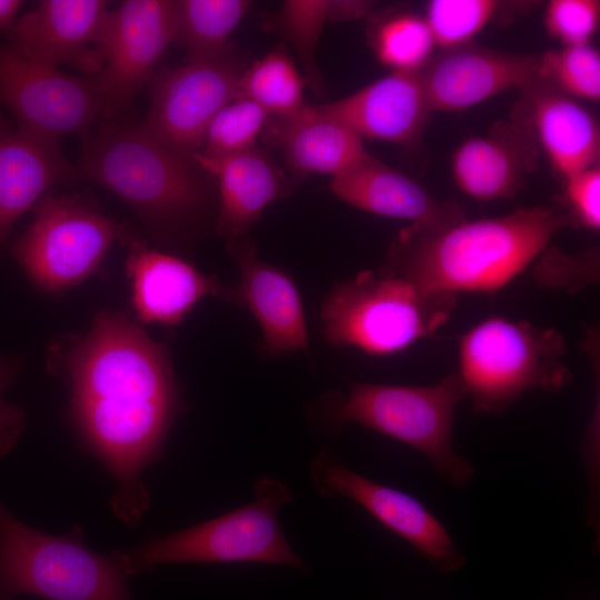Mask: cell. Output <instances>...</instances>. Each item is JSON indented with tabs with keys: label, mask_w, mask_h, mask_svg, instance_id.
<instances>
[{
	"label": "cell",
	"mask_w": 600,
	"mask_h": 600,
	"mask_svg": "<svg viewBox=\"0 0 600 600\" xmlns=\"http://www.w3.org/2000/svg\"><path fill=\"white\" fill-rule=\"evenodd\" d=\"M66 370L76 423L118 482L113 514L133 526L149 506L140 473L178 409L166 348L121 313L103 311L70 347Z\"/></svg>",
	"instance_id": "6da1fadb"
},
{
	"label": "cell",
	"mask_w": 600,
	"mask_h": 600,
	"mask_svg": "<svg viewBox=\"0 0 600 600\" xmlns=\"http://www.w3.org/2000/svg\"><path fill=\"white\" fill-rule=\"evenodd\" d=\"M570 224L566 211L534 206L436 229L409 226L392 243L382 272L434 293L496 292L532 266Z\"/></svg>",
	"instance_id": "7a4b0ae2"
},
{
	"label": "cell",
	"mask_w": 600,
	"mask_h": 600,
	"mask_svg": "<svg viewBox=\"0 0 600 600\" xmlns=\"http://www.w3.org/2000/svg\"><path fill=\"white\" fill-rule=\"evenodd\" d=\"M77 169L160 230L191 222L207 204L203 171L193 158L163 143L142 124L109 120L87 133Z\"/></svg>",
	"instance_id": "3957f363"
},
{
	"label": "cell",
	"mask_w": 600,
	"mask_h": 600,
	"mask_svg": "<svg viewBox=\"0 0 600 600\" xmlns=\"http://www.w3.org/2000/svg\"><path fill=\"white\" fill-rule=\"evenodd\" d=\"M454 304V296L364 270L328 292L320 309L322 336L337 348L389 356L434 334L449 320Z\"/></svg>",
	"instance_id": "277c9868"
},
{
	"label": "cell",
	"mask_w": 600,
	"mask_h": 600,
	"mask_svg": "<svg viewBox=\"0 0 600 600\" xmlns=\"http://www.w3.org/2000/svg\"><path fill=\"white\" fill-rule=\"evenodd\" d=\"M562 334L526 320L489 317L459 341L457 372L474 411L507 410L526 392H559L570 382Z\"/></svg>",
	"instance_id": "5b68a950"
},
{
	"label": "cell",
	"mask_w": 600,
	"mask_h": 600,
	"mask_svg": "<svg viewBox=\"0 0 600 600\" xmlns=\"http://www.w3.org/2000/svg\"><path fill=\"white\" fill-rule=\"evenodd\" d=\"M82 536L78 527L63 536L38 531L0 502V600H137L119 552L98 553Z\"/></svg>",
	"instance_id": "8992f818"
},
{
	"label": "cell",
	"mask_w": 600,
	"mask_h": 600,
	"mask_svg": "<svg viewBox=\"0 0 600 600\" xmlns=\"http://www.w3.org/2000/svg\"><path fill=\"white\" fill-rule=\"evenodd\" d=\"M466 397L457 372L428 386L351 383L330 409L336 423L354 422L420 452L451 486L474 477L471 461L453 446L456 410Z\"/></svg>",
	"instance_id": "52a82bcc"
},
{
	"label": "cell",
	"mask_w": 600,
	"mask_h": 600,
	"mask_svg": "<svg viewBox=\"0 0 600 600\" xmlns=\"http://www.w3.org/2000/svg\"><path fill=\"white\" fill-rule=\"evenodd\" d=\"M254 500L209 521L119 552L130 577L167 563H269L303 568L288 543L278 511L293 498L281 481L264 477Z\"/></svg>",
	"instance_id": "ba28073f"
},
{
	"label": "cell",
	"mask_w": 600,
	"mask_h": 600,
	"mask_svg": "<svg viewBox=\"0 0 600 600\" xmlns=\"http://www.w3.org/2000/svg\"><path fill=\"white\" fill-rule=\"evenodd\" d=\"M118 236L116 222L91 207L46 194L11 252L36 286L60 291L88 278Z\"/></svg>",
	"instance_id": "9c48e42d"
},
{
	"label": "cell",
	"mask_w": 600,
	"mask_h": 600,
	"mask_svg": "<svg viewBox=\"0 0 600 600\" xmlns=\"http://www.w3.org/2000/svg\"><path fill=\"white\" fill-rule=\"evenodd\" d=\"M0 107L14 124L37 136L59 141L89 133L103 106L93 76L61 71L0 44Z\"/></svg>",
	"instance_id": "30bf717a"
},
{
	"label": "cell",
	"mask_w": 600,
	"mask_h": 600,
	"mask_svg": "<svg viewBox=\"0 0 600 600\" xmlns=\"http://www.w3.org/2000/svg\"><path fill=\"white\" fill-rule=\"evenodd\" d=\"M243 70L229 52L216 59L187 61L152 76L142 127L192 157L200 151L212 119L238 94Z\"/></svg>",
	"instance_id": "8fae6325"
},
{
	"label": "cell",
	"mask_w": 600,
	"mask_h": 600,
	"mask_svg": "<svg viewBox=\"0 0 600 600\" xmlns=\"http://www.w3.org/2000/svg\"><path fill=\"white\" fill-rule=\"evenodd\" d=\"M310 474L320 493L354 501L433 568L451 572L463 567L466 558L446 526L414 496L349 469L327 450L317 453Z\"/></svg>",
	"instance_id": "7c38bea8"
},
{
	"label": "cell",
	"mask_w": 600,
	"mask_h": 600,
	"mask_svg": "<svg viewBox=\"0 0 600 600\" xmlns=\"http://www.w3.org/2000/svg\"><path fill=\"white\" fill-rule=\"evenodd\" d=\"M176 40V1L126 0L109 11L102 38L103 63L93 76L103 118L111 119L131 103Z\"/></svg>",
	"instance_id": "4fadbf2b"
},
{
	"label": "cell",
	"mask_w": 600,
	"mask_h": 600,
	"mask_svg": "<svg viewBox=\"0 0 600 600\" xmlns=\"http://www.w3.org/2000/svg\"><path fill=\"white\" fill-rule=\"evenodd\" d=\"M431 112H459L539 79V56L474 43L441 50L420 71Z\"/></svg>",
	"instance_id": "5bb4252c"
},
{
	"label": "cell",
	"mask_w": 600,
	"mask_h": 600,
	"mask_svg": "<svg viewBox=\"0 0 600 600\" xmlns=\"http://www.w3.org/2000/svg\"><path fill=\"white\" fill-rule=\"evenodd\" d=\"M103 0H42L19 17L10 44L34 61L71 64L88 77L102 68V38L109 14Z\"/></svg>",
	"instance_id": "9a60e30c"
},
{
	"label": "cell",
	"mask_w": 600,
	"mask_h": 600,
	"mask_svg": "<svg viewBox=\"0 0 600 600\" xmlns=\"http://www.w3.org/2000/svg\"><path fill=\"white\" fill-rule=\"evenodd\" d=\"M539 147L516 107L511 119L496 122L487 134L464 139L451 156L456 186L468 197L490 202L513 197L538 164Z\"/></svg>",
	"instance_id": "2e32d148"
},
{
	"label": "cell",
	"mask_w": 600,
	"mask_h": 600,
	"mask_svg": "<svg viewBox=\"0 0 600 600\" xmlns=\"http://www.w3.org/2000/svg\"><path fill=\"white\" fill-rule=\"evenodd\" d=\"M229 252L239 270V284L228 300L251 311L262 332V350L268 356L308 350V329L301 297L293 280L282 270L261 260L252 243L243 238L229 241Z\"/></svg>",
	"instance_id": "e0dca14e"
},
{
	"label": "cell",
	"mask_w": 600,
	"mask_h": 600,
	"mask_svg": "<svg viewBox=\"0 0 600 600\" xmlns=\"http://www.w3.org/2000/svg\"><path fill=\"white\" fill-rule=\"evenodd\" d=\"M321 107L362 139L418 144L431 113L419 72L390 71L356 92Z\"/></svg>",
	"instance_id": "ac0fdd59"
},
{
	"label": "cell",
	"mask_w": 600,
	"mask_h": 600,
	"mask_svg": "<svg viewBox=\"0 0 600 600\" xmlns=\"http://www.w3.org/2000/svg\"><path fill=\"white\" fill-rule=\"evenodd\" d=\"M521 92L517 108L556 173L564 180L599 164L600 127L592 111L540 78Z\"/></svg>",
	"instance_id": "d6986e66"
},
{
	"label": "cell",
	"mask_w": 600,
	"mask_h": 600,
	"mask_svg": "<svg viewBox=\"0 0 600 600\" xmlns=\"http://www.w3.org/2000/svg\"><path fill=\"white\" fill-rule=\"evenodd\" d=\"M332 193L342 201L381 217L436 229L459 221L463 210L434 199L418 182L371 153L360 163L331 179Z\"/></svg>",
	"instance_id": "ffe728a7"
},
{
	"label": "cell",
	"mask_w": 600,
	"mask_h": 600,
	"mask_svg": "<svg viewBox=\"0 0 600 600\" xmlns=\"http://www.w3.org/2000/svg\"><path fill=\"white\" fill-rule=\"evenodd\" d=\"M132 304L143 323L178 324L206 296L227 299L230 287L176 256L133 242L126 261Z\"/></svg>",
	"instance_id": "44dd1931"
},
{
	"label": "cell",
	"mask_w": 600,
	"mask_h": 600,
	"mask_svg": "<svg viewBox=\"0 0 600 600\" xmlns=\"http://www.w3.org/2000/svg\"><path fill=\"white\" fill-rule=\"evenodd\" d=\"M79 176L50 140L0 119V244L13 223L53 186Z\"/></svg>",
	"instance_id": "7402d4cb"
},
{
	"label": "cell",
	"mask_w": 600,
	"mask_h": 600,
	"mask_svg": "<svg viewBox=\"0 0 600 600\" xmlns=\"http://www.w3.org/2000/svg\"><path fill=\"white\" fill-rule=\"evenodd\" d=\"M192 158L218 182L217 228L229 241L243 238L263 211L290 191L281 169L257 146L221 157L197 152Z\"/></svg>",
	"instance_id": "603a6c76"
},
{
	"label": "cell",
	"mask_w": 600,
	"mask_h": 600,
	"mask_svg": "<svg viewBox=\"0 0 600 600\" xmlns=\"http://www.w3.org/2000/svg\"><path fill=\"white\" fill-rule=\"evenodd\" d=\"M271 139L280 147L289 169L298 176L331 179L350 170L370 153L363 139L321 104L278 119Z\"/></svg>",
	"instance_id": "cb8c5ba5"
},
{
	"label": "cell",
	"mask_w": 600,
	"mask_h": 600,
	"mask_svg": "<svg viewBox=\"0 0 600 600\" xmlns=\"http://www.w3.org/2000/svg\"><path fill=\"white\" fill-rule=\"evenodd\" d=\"M177 40L187 61L209 60L230 52L229 38L251 8L247 0H179Z\"/></svg>",
	"instance_id": "d4e9b609"
},
{
	"label": "cell",
	"mask_w": 600,
	"mask_h": 600,
	"mask_svg": "<svg viewBox=\"0 0 600 600\" xmlns=\"http://www.w3.org/2000/svg\"><path fill=\"white\" fill-rule=\"evenodd\" d=\"M306 84L293 59L283 46H279L243 70L238 96L256 102L269 116L284 119L307 106Z\"/></svg>",
	"instance_id": "484cf974"
},
{
	"label": "cell",
	"mask_w": 600,
	"mask_h": 600,
	"mask_svg": "<svg viewBox=\"0 0 600 600\" xmlns=\"http://www.w3.org/2000/svg\"><path fill=\"white\" fill-rule=\"evenodd\" d=\"M528 6L497 0H431L423 17L436 46L447 50L471 43L488 24L507 22Z\"/></svg>",
	"instance_id": "4316f807"
},
{
	"label": "cell",
	"mask_w": 600,
	"mask_h": 600,
	"mask_svg": "<svg viewBox=\"0 0 600 600\" xmlns=\"http://www.w3.org/2000/svg\"><path fill=\"white\" fill-rule=\"evenodd\" d=\"M372 50L391 71L419 72L437 48L423 16L393 12L378 19L370 32Z\"/></svg>",
	"instance_id": "83f0119b"
},
{
	"label": "cell",
	"mask_w": 600,
	"mask_h": 600,
	"mask_svg": "<svg viewBox=\"0 0 600 600\" xmlns=\"http://www.w3.org/2000/svg\"><path fill=\"white\" fill-rule=\"evenodd\" d=\"M539 78L579 100H600V54L590 44L561 47L539 56Z\"/></svg>",
	"instance_id": "f1b7e54d"
},
{
	"label": "cell",
	"mask_w": 600,
	"mask_h": 600,
	"mask_svg": "<svg viewBox=\"0 0 600 600\" xmlns=\"http://www.w3.org/2000/svg\"><path fill=\"white\" fill-rule=\"evenodd\" d=\"M328 3L329 0H287L272 22L273 29L291 43L301 61L307 83L318 93L323 86L316 63V50L328 21Z\"/></svg>",
	"instance_id": "f546056e"
},
{
	"label": "cell",
	"mask_w": 600,
	"mask_h": 600,
	"mask_svg": "<svg viewBox=\"0 0 600 600\" xmlns=\"http://www.w3.org/2000/svg\"><path fill=\"white\" fill-rule=\"evenodd\" d=\"M269 117L259 104L237 94L212 119L199 153L221 157L256 147Z\"/></svg>",
	"instance_id": "4dcf8cb0"
},
{
	"label": "cell",
	"mask_w": 600,
	"mask_h": 600,
	"mask_svg": "<svg viewBox=\"0 0 600 600\" xmlns=\"http://www.w3.org/2000/svg\"><path fill=\"white\" fill-rule=\"evenodd\" d=\"M543 23L547 33L561 47L590 44L599 29L598 0H551L546 6Z\"/></svg>",
	"instance_id": "1f68e13d"
},
{
	"label": "cell",
	"mask_w": 600,
	"mask_h": 600,
	"mask_svg": "<svg viewBox=\"0 0 600 600\" xmlns=\"http://www.w3.org/2000/svg\"><path fill=\"white\" fill-rule=\"evenodd\" d=\"M564 202L572 224L600 229V166H593L564 179Z\"/></svg>",
	"instance_id": "d6a6232c"
},
{
	"label": "cell",
	"mask_w": 600,
	"mask_h": 600,
	"mask_svg": "<svg viewBox=\"0 0 600 600\" xmlns=\"http://www.w3.org/2000/svg\"><path fill=\"white\" fill-rule=\"evenodd\" d=\"M538 264L539 280L541 283L576 289L587 284L588 281L577 271L596 276V252H587L578 256L567 254L556 248H548L536 261Z\"/></svg>",
	"instance_id": "836d02e7"
},
{
	"label": "cell",
	"mask_w": 600,
	"mask_h": 600,
	"mask_svg": "<svg viewBox=\"0 0 600 600\" xmlns=\"http://www.w3.org/2000/svg\"><path fill=\"white\" fill-rule=\"evenodd\" d=\"M19 369V363L0 358V458L7 456L19 441L26 424V414L18 404L3 400V392L11 387Z\"/></svg>",
	"instance_id": "e575fe53"
},
{
	"label": "cell",
	"mask_w": 600,
	"mask_h": 600,
	"mask_svg": "<svg viewBox=\"0 0 600 600\" xmlns=\"http://www.w3.org/2000/svg\"><path fill=\"white\" fill-rule=\"evenodd\" d=\"M373 2L364 0H329L327 19L329 22H344L366 17Z\"/></svg>",
	"instance_id": "d590c367"
},
{
	"label": "cell",
	"mask_w": 600,
	"mask_h": 600,
	"mask_svg": "<svg viewBox=\"0 0 600 600\" xmlns=\"http://www.w3.org/2000/svg\"><path fill=\"white\" fill-rule=\"evenodd\" d=\"M21 7L22 1L20 0H0V31L11 34L20 17Z\"/></svg>",
	"instance_id": "8d00e7d4"
}]
</instances>
